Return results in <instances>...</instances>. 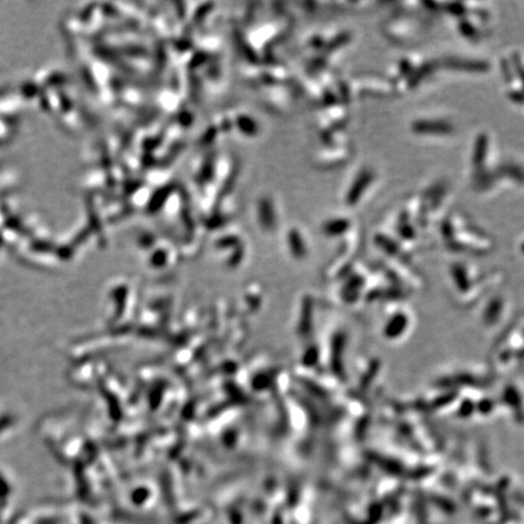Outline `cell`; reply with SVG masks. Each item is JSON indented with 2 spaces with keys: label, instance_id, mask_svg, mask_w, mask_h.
I'll return each instance as SVG.
<instances>
[{
  "label": "cell",
  "instance_id": "3",
  "mask_svg": "<svg viewBox=\"0 0 524 524\" xmlns=\"http://www.w3.org/2000/svg\"><path fill=\"white\" fill-rule=\"evenodd\" d=\"M483 141V140H482ZM484 149H487V143H484V141L483 142H480L479 147L477 148V153H483L484 152ZM475 160L477 163H479L480 160H482V155H478V157H475Z\"/></svg>",
  "mask_w": 524,
  "mask_h": 524
},
{
  "label": "cell",
  "instance_id": "1",
  "mask_svg": "<svg viewBox=\"0 0 524 524\" xmlns=\"http://www.w3.org/2000/svg\"><path fill=\"white\" fill-rule=\"evenodd\" d=\"M414 130L419 132H448L450 131V125L441 121H416Z\"/></svg>",
  "mask_w": 524,
  "mask_h": 524
},
{
  "label": "cell",
  "instance_id": "2",
  "mask_svg": "<svg viewBox=\"0 0 524 524\" xmlns=\"http://www.w3.org/2000/svg\"><path fill=\"white\" fill-rule=\"evenodd\" d=\"M371 179H373V175H371V172H369V171L363 172V174L359 176V179L357 180L356 183H354L353 189H352V194H351L352 201H356V199L361 196V193H363V191L365 189V187L368 186L369 182L371 181Z\"/></svg>",
  "mask_w": 524,
  "mask_h": 524
}]
</instances>
